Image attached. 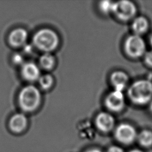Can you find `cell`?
<instances>
[{
    "mask_svg": "<svg viewBox=\"0 0 152 152\" xmlns=\"http://www.w3.org/2000/svg\"><path fill=\"white\" fill-rule=\"evenodd\" d=\"M127 93L133 103L137 105L145 104L152 99V83L147 80L136 81L130 86Z\"/></svg>",
    "mask_w": 152,
    "mask_h": 152,
    "instance_id": "1",
    "label": "cell"
},
{
    "mask_svg": "<svg viewBox=\"0 0 152 152\" xmlns=\"http://www.w3.org/2000/svg\"><path fill=\"white\" fill-rule=\"evenodd\" d=\"M33 43L39 50L45 53H50L58 47L59 39L55 31L45 28L38 30L34 34Z\"/></svg>",
    "mask_w": 152,
    "mask_h": 152,
    "instance_id": "2",
    "label": "cell"
},
{
    "mask_svg": "<svg viewBox=\"0 0 152 152\" xmlns=\"http://www.w3.org/2000/svg\"><path fill=\"white\" fill-rule=\"evenodd\" d=\"M18 101L20 107L23 111L33 112L40 105L41 102L40 92L36 87L28 85L21 90Z\"/></svg>",
    "mask_w": 152,
    "mask_h": 152,
    "instance_id": "3",
    "label": "cell"
},
{
    "mask_svg": "<svg viewBox=\"0 0 152 152\" xmlns=\"http://www.w3.org/2000/svg\"><path fill=\"white\" fill-rule=\"evenodd\" d=\"M124 49L125 53L130 57L137 58L145 53V43L139 35L129 36L125 41Z\"/></svg>",
    "mask_w": 152,
    "mask_h": 152,
    "instance_id": "4",
    "label": "cell"
},
{
    "mask_svg": "<svg viewBox=\"0 0 152 152\" xmlns=\"http://www.w3.org/2000/svg\"><path fill=\"white\" fill-rule=\"evenodd\" d=\"M136 12V7L131 1L122 0L114 2L112 12L122 21H128L134 17Z\"/></svg>",
    "mask_w": 152,
    "mask_h": 152,
    "instance_id": "5",
    "label": "cell"
},
{
    "mask_svg": "<svg viewBox=\"0 0 152 152\" xmlns=\"http://www.w3.org/2000/svg\"><path fill=\"white\" fill-rule=\"evenodd\" d=\"M115 136L118 141L122 144H129L137 137L135 128L128 124H121L116 128Z\"/></svg>",
    "mask_w": 152,
    "mask_h": 152,
    "instance_id": "6",
    "label": "cell"
},
{
    "mask_svg": "<svg viewBox=\"0 0 152 152\" xmlns=\"http://www.w3.org/2000/svg\"><path fill=\"white\" fill-rule=\"evenodd\" d=\"M104 103L106 107L113 112H119L125 106V97L122 91L114 90L106 96Z\"/></svg>",
    "mask_w": 152,
    "mask_h": 152,
    "instance_id": "7",
    "label": "cell"
},
{
    "mask_svg": "<svg viewBox=\"0 0 152 152\" xmlns=\"http://www.w3.org/2000/svg\"><path fill=\"white\" fill-rule=\"evenodd\" d=\"M95 123L100 131L103 132H107L110 131L114 127L115 119L110 113L102 112L97 115Z\"/></svg>",
    "mask_w": 152,
    "mask_h": 152,
    "instance_id": "8",
    "label": "cell"
},
{
    "mask_svg": "<svg viewBox=\"0 0 152 152\" xmlns=\"http://www.w3.org/2000/svg\"><path fill=\"white\" fill-rule=\"evenodd\" d=\"M21 73L23 77L27 81H34L38 80L40 77L39 66L34 63L28 62L21 66Z\"/></svg>",
    "mask_w": 152,
    "mask_h": 152,
    "instance_id": "9",
    "label": "cell"
},
{
    "mask_svg": "<svg viewBox=\"0 0 152 152\" xmlns=\"http://www.w3.org/2000/svg\"><path fill=\"white\" fill-rule=\"evenodd\" d=\"M28 37L27 31L23 28H17L12 30L8 36V42L15 48L24 45Z\"/></svg>",
    "mask_w": 152,
    "mask_h": 152,
    "instance_id": "10",
    "label": "cell"
},
{
    "mask_svg": "<svg viewBox=\"0 0 152 152\" xmlns=\"http://www.w3.org/2000/svg\"><path fill=\"white\" fill-rule=\"evenodd\" d=\"M27 118L25 115L17 113L13 115L9 121V127L15 133L23 132L27 127Z\"/></svg>",
    "mask_w": 152,
    "mask_h": 152,
    "instance_id": "11",
    "label": "cell"
},
{
    "mask_svg": "<svg viewBox=\"0 0 152 152\" xmlns=\"http://www.w3.org/2000/svg\"><path fill=\"white\" fill-rule=\"evenodd\" d=\"M129 78L122 71H116L110 75V83L115 90L122 91L126 86Z\"/></svg>",
    "mask_w": 152,
    "mask_h": 152,
    "instance_id": "12",
    "label": "cell"
},
{
    "mask_svg": "<svg viewBox=\"0 0 152 152\" xmlns=\"http://www.w3.org/2000/svg\"><path fill=\"white\" fill-rule=\"evenodd\" d=\"M131 26L135 34L140 36L147 31L149 24L145 17L143 16H139L134 18Z\"/></svg>",
    "mask_w": 152,
    "mask_h": 152,
    "instance_id": "13",
    "label": "cell"
},
{
    "mask_svg": "<svg viewBox=\"0 0 152 152\" xmlns=\"http://www.w3.org/2000/svg\"><path fill=\"white\" fill-rule=\"evenodd\" d=\"M55 64L54 56L50 53H44L39 58V64L40 66L46 70L52 69Z\"/></svg>",
    "mask_w": 152,
    "mask_h": 152,
    "instance_id": "14",
    "label": "cell"
},
{
    "mask_svg": "<svg viewBox=\"0 0 152 152\" xmlns=\"http://www.w3.org/2000/svg\"><path fill=\"white\" fill-rule=\"evenodd\" d=\"M137 138L142 146L148 147L152 145V132L151 131L143 130L137 135Z\"/></svg>",
    "mask_w": 152,
    "mask_h": 152,
    "instance_id": "15",
    "label": "cell"
},
{
    "mask_svg": "<svg viewBox=\"0 0 152 152\" xmlns=\"http://www.w3.org/2000/svg\"><path fill=\"white\" fill-rule=\"evenodd\" d=\"M40 87L43 90L49 89L53 84V78L49 74H46L40 77L38 80Z\"/></svg>",
    "mask_w": 152,
    "mask_h": 152,
    "instance_id": "16",
    "label": "cell"
},
{
    "mask_svg": "<svg viewBox=\"0 0 152 152\" xmlns=\"http://www.w3.org/2000/svg\"><path fill=\"white\" fill-rule=\"evenodd\" d=\"M114 2L111 1H102L99 2V7L100 10L104 14L112 12Z\"/></svg>",
    "mask_w": 152,
    "mask_h": 152,
    "instance_id": "17",
    "label": "cell"
},
{
    "mask_svg": "<svg viewBox=\"0 0 152 152\" xmlns=\"http://www.w3.org/2000/svg\"><path fill=\"white\" fill-rule=\"evenodd\" d=\"M144 61L148 66L152 68V50L145 53Z\"/></svg>",
    "mask_w": 152,
    "mask_h": 152,
    "instance_id": "18",
    "label": "cell"
},
{
    "mask_svg": "<svg viewBox=\"0 0 152 152\" xmlns=\"http://www.w3.org/2000/svg\"><path fill=\"white\" fill-rule=\"evenodd\" d=\"M12 61L14 63L17 65L21 64L22 65L24 64L23 63V56L19 53H15L12 56Z\"/></svg>",
    "mask_w": 152,
    "mask_h": 152,
    "instance_id": "19",
    "label": "cell"
},
{
    "mask_svg": "<svg viewBox=\"0 0 152 152\" xmlns=\"http://www.w3.org/2000/svg\"><path fill=\"white\" fill-rule=\"evenodd\" d=\"M107 152H124L123 150L118 146H112L109 148Z\"/></svg>",
    "mask_w": 152,
    "mask_h": 152,
    "instance_id": "20",
    "label": "cell"
},
{
    "mask_svg": "<svg viewBox=\"0 0 152 152\" xmlns=\"http://www.w3.org/2000/svg\"><path fill=\"white\" fill-rule=\"evenodd\" d=\"M86 152H102V151L97 148H93V149H90Z\"/></svg>",
    "mask_w": 152,
    "mask_h": 152,
    "instance_id": "21",
    "label": "cell"
},
{
    "mask_svg": "<svg viewBox=\"0 0 152 152\" xmlns=\"http://www.w3.org/2000/svg\"><path fill=\"white\" fill-rule=\"evenodd\" d=\"M129 152H142V151L140 150H138V149H134V150H132L130 151Z\"/></svg>",
    "mask_w": 152,
    "mask_h": 152,
    "instance_id": "22",
    "label": "cell"
},
{
    "mask_svg": "<svg viewBox=\"0 0 152 152\" xmlns=\"http://www.w3.org/2000/svg\"><path fill=\"white\" fill-rule=\"evenodd\" d=\"M150 110L152 112V100L151 101V103L150 104Z\"/></svg>",
    "mask_w": 152,
    "mask_h": 152,
    "instance_id": "23",
    "label": "cell"
},
{
    "mask_svg": "<svg viewBox=\"0 0 152 152\" xmlns=\"http://www.w3.org/2000/svg\"><path fill=\"white\" fill-rule=\"evenodd\" d=\"M150 44H151V46H152V36H151V37H150Z\"/></svg>",
    "mask_w": 152,
    "mask_h": 152,
    "instance_id": "24",
    "label": "cell"
}]
</instances>
